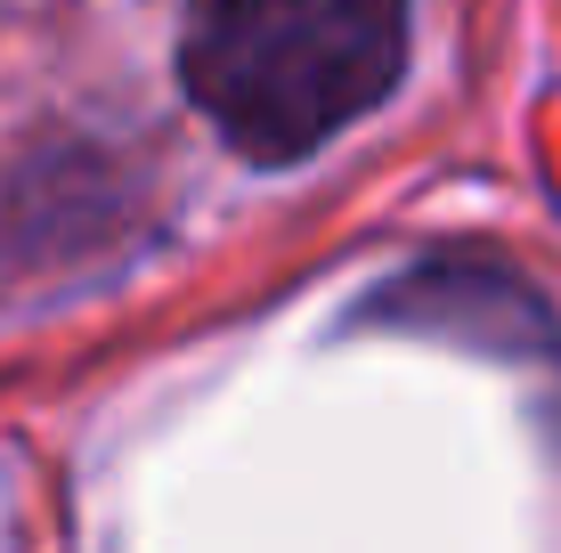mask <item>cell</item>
<instances>
[{
    "label": "cell",
    "mask_w": 561,
    "mask_h": 553,
    "mask_svg": "<svg viewBox=\"0 0 561 553\" xmlns=\"http://www.w3.org/2000/svg\"><path fill=\"white\" fill-rule=\"evenodd\" d=\"M408 73V0H187L180 82L244 163H301Z\"/></svg>",
    "instance_id": "1"
}]
</instances>
